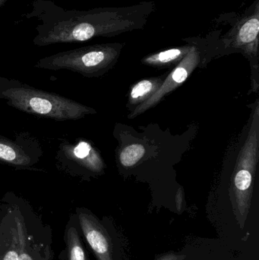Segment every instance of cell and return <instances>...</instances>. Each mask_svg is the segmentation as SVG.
I'll return each instance as SVG.
<instances>
[{
  "label": "cell",
  "mask_w": 259,
  "mask_h": 260,
  "mask_svg": "<svg viewBox=\"0 0 259 260\" xmlns=\"http://www.w3.org/2000/svg\"><path fill=\"white\" fill-rule=\"evenodd\" d=\"M156 8V3L150 1L123 7L77 10L64 9L51 0H33L24 16L38 21L33 45L47 47L142 30Z\"/></svg>",
  "instance_id": "cell-1"
},
{
  "label": "cell",
  "mask_w": 259,
  "mask_h": 260,
  "mask_svg": "<svg viewBox=\"0 0 259 260\" xmlns=\"http://www.w3.org/2000/svg\"><path fill=\"white\" fill-rule=\"evenodd\" d=\"M0 99L26 114L56 121L80 120L85 116L96 114L95 110L72 99L1 76Z\"/></svg>",
  "instance_id": "cell-2"
},
{
  "label": "cell",
  "mask_w": 259,
  "mask_h": 260,
  "mask_svg": "<svg viewBox=\"0 0 259 260\" xmlns=\"http://www.w3.org/2000/svg\"><path fill=\"white\" fill-rule=\"evenodd\" d=\"M123 45L107 43L59 52L39 59L34 67L53 71L68 70L85 77H97L115 65Z\"/></svg>",
  "instance_id": "cell-3"
},
{
  "label": "cell",
  "mask_w": 259,
  "mask_h": 260,
  "mask_svg": "<svg viewBox=\"0 0 259 260\" xmlns=\"http://www.w3.org/2000/svg\"><path fill=\"white\" fill-rule=\"evenodd\" d=\"M258 105L257 103L247 139L239 153L233 178V206L240 229H243L250 209L254 176L258 161Z\"/></svg>",
  "instance_id": "cell-4"
},
{
  "label": "cell",
  "mask_w": 259,
  "mask_h": 260,
  "mask_svg": "<svg viewBox=\"0 0 259 260\" xmlns=\"http://www.w3.org/2000/svg\"><path fill=\"white\" fill-rule=\"evenodd\" d=\"M76 215L82 238L97 260H124L123 242L109 218L100 220L85 208H77Z\"/></svg>",
  "instance_id": "cell-5"
},
{
  "label": "cell",
  "mask_w": 259,
  "mask_h": 260,
  "mask_svg": "<svg viewBox=\"0 0 259 260\" xmlns=\"http://www.w3.org/2000/svg\"><path fill=\"white\" fill-rule=\"evenodd\" d=\"M21 248L18 260H53V235L26 200L16 197Z\"/></svg>",
  "instance_id": "cell-6"
},
{
  "label": "cell",
  "mask_w": 259,
  "mask_h": 260,
  "mask_svg": "<svg viewBox=\"0 0 259 260\" xmlns=\"http://www.w3.org/2000/svg\"><path fill=\"white\" fill-rule=\"evenodd\" d=\"M231 28L222 37L220 42L225 49L241 52L250 59L258 56L259 32V0L240 15L235 14Z\"/></svg>",
  "instance_id": "cell-7"
},
{
  "label": "cell",
  "mask_w": 259,
  "mask_h": 260,
  "mask_svg": "<svg viewBox=\"0 0 259 260\" xmlns=\"http://www.w3.org/2000/svg\"><path fill=\"white\" fill-rule=\"evenodd\" d=\"M199 38H187L192 43V47L189 53L165 78L159 89L144 103L138 105L131 113L129 118H135L137 116L145 112L147 110L156 106L164 96L174 91L188 79L189 76L200 63L202 51Z\"/></svg>",
  "instance_id": "cell-8"
},
{
  "label": "cell",
  "mask_w": 259,
  "mask_h": 260,
  "mask_svg": "<svg viewBox=\"0 0 259 260\" xmlns=\"http://www.w3.org/2000/svg\"><path fill=\"white\" fill-rule=\"evenodd\" d=\"M20 248L16 196L8 192L0 203V260H18Z\"/></svg>",
  "instance_id": "cell-9"
},
{
  "label": "cell",
  "mask_w": 259,
  "mask_h": 260,
  "mask_svg": "<svg viewBox=\"0 0 259 260\" xmlns=\"http://www.w3.org/2000/svg\"><path fill=\"white\" fill-rule=\"evenodd\" d=\"M43 155L39 142L24 134L15 140L0 136V163L16 169H30Z\"/></svg>",
  "instance_id": "cell-10"
},
{
  "label": "cell",
  "mask_w": 259,
  "mask_h": 260,
  "mask_svg": "<svg viewBox=\"0 0 259 260\" xmlns=\"http://www.w3.org/2000/svg\"><path fill=\"white\" fill-rule=\"evenodd\" d=\"M56 158L58 165L68 174L74 167L95 174L103 173L105 168L104 162L97 150L86 141H79L76 144L62 142Z\"/></svg>",
  "instance_id": "cell-11"
},
{
  "label": "cell",
  "mask_w": 259,
  "mask_h": 260,
  "mask_svg": "<svg viewBox=\"0 0 259 260\" xmlns=\"http://www.w3.org/2000/svg\"><path fill=\"white\" fill-rule=\"evenodd\" d=\"M63 240L65 248L59 253V260H90L76 214L69 217L65 225Z\"/></svg>",
  "instance_id": "cell-12"
},
{
  "label": "cell",
  "mask_w": 259,
  "mask_h": 260,
  "mask_svg": "<svg viewBox=\"0 0 259 260\" xmlns=\"http://www.w3.org/2000/svg\"><path fill=\"white\" fill-rule=\"evenodd\" d=\"M186 41L188 40L186 39ZM191 47L192 43L189 41L187 45L173 47V48L167 49V50L149 55L141 59V62L144 65L158 67V68L170 67L172 66L176 67L185 57Z\"/></svg>",
  "instance_id": "cell-13"
},
{
  "label": "cell",
  "mask_w": 259,
  "mask_h": 260,
  "mask_svg": "<svg viewBox=\"0 0 259 260\" xmlns=\"http://www.w3.org/2000/svg\"><path fill=\"white\" fill-rule=\"evenodd\" d=\"M165 76L143 79L135 84L129 93V104L130 105H139L152 97L165 79Z\"/></svg>",
  "instance_id": "cell-14"
},
{
  "label": "cell",
  "mask_w": 259,
  "mask_h": 260,
  "mask_svg": "<svg viewBox=\"0 0 259 260\" xmlns=\"http://www.w3.org/2000/svg\"><path fill=\"white\" fill-rule=\"evenodd\" d=\"M145 154V148L141 144L134 143L125 147L120 154V160L124 168L135 166Z\"/></svg>",
  "instance_id": "cell-15"
},
{
  "label": "cell",
  "mask_w": 259,
  "mask_h": 260,
  "mask_svg": "<svg viewBox=\"0 0 259 260\" xmlns=\"http://www.w3.org/2000/svg\"><path fill=\"white\" fill-rule=\"evenodd\" d=\"M185 258V255H181L179 254V253L170 252V253L158 255L155 257V260H183Z\"/></svg>",
  "instance_id": "cell-16"
},
{
  "label": "cell",
  "mask_w": 259,
  "mask_h": 260,
  "mask_svg": "<svg viewBox=\"0 0 259 260\" xmlns=\"http://www.w3.org/2000/svg\"><path fill=\"white\" fill-rule=\"evenodd\" d=\"M8 1H9V0H0V9H1L2 7H3L4 5L6 4Z\"/></svg>",
  "instance_id": "cell-17"
}]
</instances>
